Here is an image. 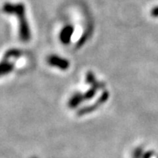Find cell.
<instances>
[{
	"label": "cell",
	"mask_w": 158,
	"mask_h": 158,
	"mask_svg": "<svg viewBox=\"0 0 158 158\" xmlns=\"http://www.w3.org/2000/svg\"><path fill=\"white\" fill-rule=\"evenodd\" d=\"M72 31L73 29L70 27H67L62 30L60 34V39L62 40L63 43H69L70 37H71V34H72Z\"/></svg>",
	"instance_id": "obj_4"
},
{
	"label": "cell",
	"mask_w": 158,
	"mask_h": 158,
	"mask_svg": "<svg viewBox=\"0 0 158 158\" xmlns=\"http://www.w3.org/2000/svg\"><path fill=\"white\" fill-rule=\"evenodd\" d=\"M47 61H48V63L51 66H55V67L62 69H65L68 68L69 66V62L66 60L57 56H54V55L48 57Z\"/></svg>",
	"instance_id": "obj_2"
},
{
	"label": "cell",
	"mask_w": 158,
	"mask_h": 158,
	"mask_svg": "<svg viewBox=\"0 0 158 158\" xmlns=\"http://www.w3.org/2000/svg\"><path fill=\"white\" fill-rule=\"evenodd\" d=\"M14 65L7 61H3L0 62V77L7 75L13 70Z\"/></svg>",
	"instance_id": "obj_3"
},
{
	"label": "cell",
	"mask_w": 158,
	"mask_h": 158,
	"mask_svg": "<svg viewBox=\"0 0 158 158\" xmlns=\"http://www.w3.org/2000/svg\"><path fill=\"white\" fill-rule=\"evenodd\" d=\"M21 51L19 50V49H11V50H8L6 52V56H5V58L6 59H10V58H17V57H19L21 56Z\"/></svg>",
	"instance_id": "obj_5"
},
{
	"label": "cell",
	"mask_w": 158,
	"mask_h": 158,
	"mask_svg": "<svg viewBox=\"0 0 158 158\" xmlns=\"http://www.w3.org/2000/svg\"><path fill=\"white\" fill-rule=\"evenodd\" d=\"M3 11L9 14L16 16L19 20V39L23 42H28L31 40V30L29 27L28 21L26 14V6L22 3L12 4V3H6L3 8Z\"/></svg>",
	"instance_id": "obj_1"
}]
</instances>
